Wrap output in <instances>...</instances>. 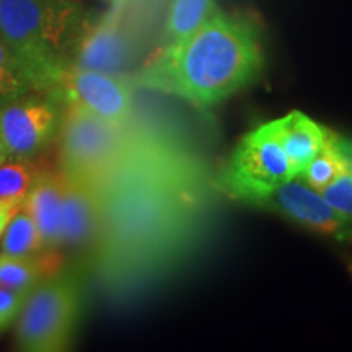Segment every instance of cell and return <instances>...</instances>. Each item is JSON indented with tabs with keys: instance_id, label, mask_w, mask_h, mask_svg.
I'll return each instance as SVG.
<instances>
[{
	"instance_id": "1",
	"label": "cell",
	"mask_w": 352,
	"mask_h": 352,
	"mask_svg": "<svg viewBox=\"0 0 352 352\" xmlns=\"http://www.w3.org/2000/svg\"><path fill=\"white\" fill-rule=\"evenodd\" d=\"M94 183L100 201L95 267L108 292L124 296L175 252L199 202V178L184 153L129 129L120 155Z\"/></svg>"
},
{
	"instance_id": "2",
	"label": "cell",
	"mask_w": 352,
	"mask_h": 352,
	"mask_svg": "<svg viewBox=\"0 0 352 352\" xmlns=\"http://www.w3.org/2000/svg\"><path fill=\"white\" fill-rule=\"evenodd\" d=\"M261 69L253 21L217 8L186 36L168 43L132 83L209 108L248 87Z\"/></svg>"
},
{
	"instance_id": "3",
	"label": "cell",
	"mask_w": 352,
	"mask_h": 352,
	"mask_svg": "<svg viewBox=\"0 0 352 352\" xmlns=\"http://www.w3.org/2000/svg\"><path fill=\"white\" fill-rule=\"evenodd\" d=\"M83 13L76 0H0V36L44 94L74 64Z\"/></svg>"
},
{
	"instance_id": "4",
	"label": "cell",
	"mask_w": 352,
	"mask_h": 352,
	"mask_svg": "<svg viewBox=\"0 0 352 352\" xmlns=\"http://www.w3.org/2000/svg\"><path fill=\"white\" fill-rule=\"evenodd\" d=\"M80 315L78 280L59 274L43 280L25 298L16 318L15 346L23 352L67 351Z\"/></svg>"
},
{
	"instance_id": "5",
	"label": "cell",
	"mask_w": 352,
	"mask_h": 352,
	"mask_svg": "<svg viewBox=\"0 0 352 352\" xmlns=\"http://www.w3.org/2000/svg\"><path fill=\"white\" fill-rule=\"evenodd\" d=\"M290 178L294 171L271 121L240 140L220 171L217 184L232 199L261 204Z\"/></svg>"
},
{
	"instance_id": "6",
	"label": "cell",
	"mask_w": 352,
	"mask_h": 352,
	"mask_svg": "<svg viewBox=\"0 0 352 352\" xmlns=\"http://www.w3.org/2000/svg\"><path fill=\"white\" fill-rule=\"evenodd\" d=\"M129 127L114 124L85 108L63 107L59 134V170L95 182L107 171L127 139Z\"/></svg>"
},
{
	"instance_id": "7",
	"label": "cell",
	"mask_w": 352,
	"mask_h": 352,
	"mask_svg": "<svg viewBox=\"0 0 352 352\" xmlns=\"http://www.w3.org/2000/svg\"><path fill=\"white\" fill-rule=\"evenodd\" d=\"M44 95L63 107L85 108L114 124L126 126L132 118V82L120 74L69 65Z\"/></svg>"
},
{
	"instance_id": "8",
	"label": "cell",
	"mask_w": 352,
	"mask_h": 352,
	"mask_svg": "<svg viewBox=\"0 0 352 352\" xmlns=\"http://www.w3.org/2000/svg\"><path fill=\"white\" fill-rule=\"evenodd\" d=\"M63 108L51 96L30 94L0 109V139L8 160H33L57 139Z\"/></svg>"
},
{
	"instance_id": "9",
	"label": "cell",
	"mask_w": 352,
	"mask_h": 352,
	"mask_svg": "<svg viewBox=\"0 0 352 352\" xmlns=\"http://www.w3.org/2000/svg\"><path fill=\"white\" fill-rule=\"evenodd\" d=\"M261 206L279 210L280 214L321 235L346 239L349 233L347 219L336 212L320 191L308 186L303 179L300 182L298 176L280 184L267 199L261 202Z\"/></svg>"
},
{
	"instance_id": "10",
	"label": "cell",
	"mask_w": 352,
	"mask_h": 352,
	"mask_svg": "<svg viewBox=\"0 0 352 352\" xmlns=\"http://www.w3.org/2000/svg\"><path fill=\"white\" fill-rule=\"evenodd\" d=\"M98 226L100 201L95 183L90 179L63 173V240H60V250L94 248Z\"/></svg>"
},
{
	"instance_id": "11",
	"label": "cell",
	"mask_w": 352,
	"mask_h": 352,
	"mask_svg": "<svg viewBox=\"0 0 352 352\" xmlns=\"http://www.w3.org/2000/svg\"><path fill=\"white\" fill-rule=\"evenodd\" d=\"M32 215L43 236L44 250L60 253L63 240V173L60 170L43 168L39 171L28 192L23 206Z\"/></svg>"
},
{
	"instance_id": "12",
	"label": "cell",
	"mask_w": 352,
	"mask_h": 352,
	"mask_svg": "<svg viewBox=\"0 0 352 352\" xmlns=\"http://www.w3.org/2000/svg\"><path fill=\"white\" fill-rule=\"evenodd\" d=\"M272 122L277 139L289 158L294 176H298L307 168L331 134L328 127L318 124L300 111H290Z\"/></svg>"
},
{
	"instance_id": "13",
	"label": "cell",
	"mask_w": 352,
	"mask_h": 352,
	"mask_svg": "<svg viewBox=\"0 0 352 352\" xmlns=\"http://www.w3.org/2000/svg\"><path fill=\"white\" fill-rule=\"evenodd\" d=\"M60 267L63 256L56 252H43L26 258L0 254V285L28 296L43 280L59 274Z\"/></svg>"
},
{
	"instance_id": "14",
	"label": "cell",
	"mask_w": 352,
	"mask_h": 352,
	"mask_svg": "<svg viewBox=\"0 0 352 352\" xmlns=\"http://www.w3.org/2000/svg\"><path fill=\"white\" fill-rule=\"evenodd\" d=\"M47 252L44 250L43 236L32 215L21 208L13 215L2 239H0V254L12 258H26Z\"/></svg>"
},
{
	"instance_id": "15",
	"label": "cell",
	"mask_w": 352,
	"mask_h": 352,
	"mask_svg": "<svg viewBox=\"0 0 352 352\" xmlns=\"http://www.w3.org/2000/svg\"><path fill=\"white\" fill-rule=\"evenodd\" d=\"M338 139H340V135L331 131L321 151L307 165V168L298 175V178H302L308 186L320 192L346 170V158L342 155Z\"/></svg>"
},
{
	"instance_id": "16",
	"label": "cell",
	"mask_w": 352,
	"mask_h": 352,
	"mask_svg": "<svg viewBox=\"0 0 352 352\" xmlns=\"http://www.w3.org/2000/svg\"><path fill=\"white\" fill-rule=\"evenodd\" d=\"M33 91L34 87L23 65L0 36V109Z\"/></svg>"
},
{
	"instance_id": "17",
	"label": "cell",
	"mask_w": 352,
	"mask_h": 352,
	"mask_svg": "<svg viewBox=\"0 0 352 352\" xmlns=\"http://www.w3.org/2000/svg\"><path fill=\"white\" fill-rule=\"evenodd\" d=\"M215 10L217 7L214 0H173L166 23L168 43L186 36L202 21L208 20Z\"/></svg>"
},
{
	"instance_id": "18",
	"label": "cell",
	"mask_w": 352,
	"mask_h": 352,
	"mask_svg": "<svg viewBox=\"0 0 352 352\" xmlns=\"http://www.w3.org/2000/svg\"><path fill=\"white\" fill-rule=\"evenodd\" d=\"M33 160H7L0 165V199L25 197L43 166L32 164Z\"/></svg>"
},
{
	"instance_id": "19",
	"label": "cell",
	"mask_w": 352,
	"mask_h": 352,
	"mask_svg": "<svg viewBox=\"0 0 352 352\" xmlns=\"http://www.w3.org/2000/svg\"><path fill=\"white\" fill-rule=\"evenodd\" d=\"M25 298L23 294L0 285V334L6 333L19 318Z\"/></svg>"
},
{
	"instance_id": "20",
	"label": "cell",
	"mask_w": 352,
	"mask_h": 352,
	"mask_svg": "<svg viewBox=\"0 0 352 352\" xmlns=\"http://www.w3.org/2000/svg\"><path fill=\"white\" fill-rule=\"evenodd\" d=\"M23 199L25 197H12V199H0V239H2L3 232L10 220L13 219L19 210L23 206Z\"/></svg>"
},
{
	"instance_id": "21",
	"label": "cell",
	"mask_w": 352,
	"mask_h": 352,
	"mask_svg": "<svg viewBox=\"0 0 352 352\" xmlns=\"http://www.w3.org/2000/svg\"><path fill=\"white\" fill-rule=\"evenodd\" d=\"M8 160L7 158V153H6V148H3V144H2V139H0V165L6 164Z\"/></svg>"
},
{
	"instance_id": "22",
	"label": "cell",
	"mask_w": 352,
	"mask_h": 352,
	"mask_svg": "<svg viewBox=\"0 0 352 352\" xmlns=\"http://www.w3.org/2000/svg\"><path fill=\"white\" fill-rule=\"evenodd\" d=\"M349 271H351V272H352V263H351V264H349Z\"/></svg>"
},
{
	"instance_id": "23",
	"label": "cell",
	"mask_w": 352,
	"mask_h": 352,
	"mask_svg": "<svg viewBox=\"0 0 352 352\" xmlns=\"http://www.w3.org/2000/svg\"><path fill=\"white\" fill-rule=\"evenodd\" d=\"M103 2H111V0H103Z\"/></svg>"
}]
</instances>
